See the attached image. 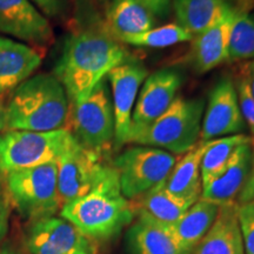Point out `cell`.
Masks as SVG:
<instances>
[{
	"mask_svg": "<svg viewBox=\"0 0 254 254\" xmlns=\"http://www.w3.org/2000/svg\"><path fill=\"white\" fill-rule=\"evenodd\" d=\"M127 58L123 43L111 34L105 20L93 15L65 40L55 75L65 88L69 105H74L84 100Z\"/></svg>",
	"mask_w": 254,
	"mask_h": 254,
	"instance_id": "1",
	"label": "cell"
},
{
	"mask_svg": "<svg viewBox=\"0 0 254 254\" xmlns=\"http://www.w3.org/2000/svg\"><path fill=\"white\" fill-rule=\"evenodd\" d=\"M60 217L74 225L95 244L107 243L129 226L135 212L120 190L116 168L87 194L72 200L60 209Z\"/></svg>",
	"mask_w": 254,
	"mask_h": 254,
	"instance_id": "2",
	"label": "cell"
},
{
	"mask_svg": "<svg viewBox=\"0 0 254 254\" xmlns=\"http://www.w3.org/2000/svg\"><path fill=\"white\" fill-rule=\"evenodd\" d=\"M6 111L8 129L57 131L67 128L69 101L55 74L40 73L15 88Z\"/></svg>",
	"mask_w": 254,
	"mask_h": 254,
	"instance_id": "3",
	"label": "cell"
},
{
	"mask_svg": "<svg viewBox=\"0 0 254 254\" xmlns=\"http://www.w3.org/2000/svg\"><path fill=\"white\" fill-rule=\"evenodd\" d=\"M205 100L189 99L178 95L155 122L138 133L128 144L151 146L182 155L200 141Z\"/></svg>",
	"mask_w": 254,
	"mask_h": 254,
	"instance_id": "4",
	"label": "cell"
},
{
	"mask_svg": "<svg viewBox=\"0 0 254 254\" xmlns=\"http://www.w3.org/2000/svg\"><path fill=\"white\" fill-rule=\"evenodd\" d=\"M2 177L9 202L24 220L53 217L62 209L57 163L14 171Z\"/></svg>",
	"mask_w": 254,
	"mask_h": 254,
	"instance_id": "5",
	"label": "cell"
},
{
	"mask_svg": "<svg viewBox=\"0 0 254 254\" xmlns=\"http://www.w3.org/2000/svg\"><path fill=\"white\" fill-rule=\"evenodd\" d=\"M73 139L67 128L49 132L7 129L0 133V174L57 163Z\"/></svg>",
	"mask_w": 254,
	"mask_h": 254,
	"instance_id": "6",
	"label": "cell"
},
{
	"mask_svg": "<svg viewBox=\"0 0 254 254\" xmlns=\"http://www.w3.org/2000/svg\"><path fill=\"white\" fill-rule=\"evenodd\" d=\"M67 128L82 147L106 158L114 145V113L109 82L98 84L80 103L69 105Z\"/></svg>",
	"mask_w": 254,
	"mask_h": 254,
	"instance_id": "7",
	"label": "cell"
},
{
	"mask_svg": "<svg viewBox=\"0 0 254 254\" xmlns=\"http://www.w3.org/2000/svg\"><path fill=\"white\" fill-rule=\"evenodd\" d=\"M176 163L177 157L170 152L135 145L126 148L114 159L113 166L118 172L123 195L134 200L164 185Z\"/></svg>",
	"mask_w": 254,
	"mask_h": 254,
	"instance_id": "8",
	"label": "cell"
},
{
	"mask_svg": "<svg viewBox=\"0 0 254 254\" xmlns=\"http://www.w3.org/2000/svg\"><path fill=\"white\" fill-rule=\"evenodd\" d=\"M57 166L62 207L91 192L114 168L113 164L105 161V157L82 147L75 138L58 159Z\"/></svg>",
	"mask_w": 254,
	"mask_h": 254,
	"instance_id": "9",
	"label": "cell"
},
{
	"mask_svg": "<svg viewBox=\"0 0 254 254\" xmlns=\"http://www.w3.org/2000/svg\"><path fill=\"white\" fill-rule=\"evenodd\" d=\"M24 244L28 254H98L97 244L56 215L28 222Z\"/></svg>",
	"mask_w": 254,
	"mask_h": 254,
	"instance_id": "10",
	"label": "cell"
},
{
	"mask_svg": "<svg viewBox=\"0 0 254 254\" xmlns=\"http://www.w3.org/2000/svg\"><path fill=\"white\" fill-rule=\"evenodd\" d=\"M147 75L148 71L144 64L131 58L124 60L107 74L113 105L116 146L126 145L136 98Z\"/></svg>",
	"mask_w": 254,
	"mask_h": 254,
	"instance_id": "11",
	"label": "cell"
},
{
	"mask_svg": "<svg viewBox=\"0 0 254 254\" xmlns=\"http://www.w3.org/2000/svg\"><path fill=\"white\" fill-rule=\"evenodd\" d=\"M182 85V74L173 68L158 69L147 75L136 98L131 131L126 144L133 136L152 125L172 105Z\"/></svg>",
	"mask_w": 254,
	"mask_h": 254,
	"instance_id": "12",
	"label": "cell"
},
{
	"mask_svg": "<svg viewBox=\"0 0 254 254\" xmlns=\"http://www.w3.org/2000/svg\"><path fill=\"white\" fill-rule=\"evenodd\" d=\"M245 126L234 81L228 77L221 78L209 93L202 116L200 141L239 134Z\"/></svg>",
	"mask_w": 254,
	"mask_h": 254,
	"instance_id": "13",
	"label": "cell"
},
{
	"mask_svg": "<svg viewBox=\"0 0 254 254\" xmlns=\"http://www.w3.org/2000/svg\"><path fill=\"white\" fill-rule=\"evenodd\" d=\"M0 33L34 45L53 39L49 20L30 0H0Z\"/></svg>",
	"mask_w": 254,
	"mask_h": 254,
	"instance_id": "14",
	"label": "cell"
},
{
	"mask_svg": "<svg viewBox=\"0 0 254 254\" xmlns=\"http://www.w3.org/2000/svg\"><path fill=\"white\" fill-rule=\"evenodd\" d=\"M253 166V141L240 145L224 170L211 183L202 186L200 198L219 206L237 204V196L249 183Z\"/></svg>",
	"mask_w": 254,
	"mask_h": 254,
	"instance_id": "15",
	"label": "cell"
},
{
	"mask_svg": "<svg viewBox=\"0 0 254 254\" xmlns=\"http://www.w3.org/2000/svg\"><path fill=\"white\" fill-rule=\"evenodd\" d=\"M127 231L133 254H190L182 246L170 225L145 214H136Z\"/></svg>",
	"mask_w": 254,
	"mask_h": 254,
	"instance_id": "16",
	"label": "cell"
},
{
	"mask_svg": "<svg viewBox=\"0 0 254 254\" xmlns=\"http://www.w3.org/2000/svg\"><path fill=\"white\" fill-rule=\"evenodd\" d=\"M43 57L36 49L0 36V95L14 91L41 65Z\"/></svg>",
	"mask_w": 254,
	"mask_h": 254,
	"instance_id": "17",
	"label": "cell"
},
{
	"mask_svg": "<svg viewBox=\"0 0 254 254\" xmlns=\"http://www.w3.org/2000/svg\"><path fill=\"white\" fill-rule=\"evenodd\" d=\"M237 11L238 8L231 7L217 24L193 39V65L198 72H208L228 62L231 31Z\"/></svg>",
	"mask_w": 254,
	"mask_h": 254,
	"instance_id": "18",
	"label": "cell"
},
{
	"mask_svg": "<svg viewBox=\"0 0 254 254\" xmlns=\"http://www.w3.org/2000/svg\"><path fill=\"white\" fill-rule=\"evenodd\" d=\"M105 24L120 43L154 28L157 19L140 0H110Z\"/></svg>",
	"mask_w": 254,
	"mask_h": 254,
	"instance_id": "19",
	"label": "cell"
},
{
	"mask_svg": "<svg viewBox=\"0 0 254 254\" xmlns=\"http://www.w3.org/2000/svg\"><path fill=\"white\" fill-rule=\"evenodd\" d=\"M237 204L220 206V211L213 226L198 244L194 254H245Z\"/></svg>",
	"mask_w": 254,
	"mask_h": 254,
	"instance_id": "20",
	"label": "cell"
},
{
	"mask_svg": "<svg viewBox=\"0 0 254 254\" xmlns=\"http://www.w3.org/2000/svg\"><path fill=\"white\" fill-rule=\"evenodd\" d=\"M177 24L198 37L218 23L232 6L226 0H172Z\"/></svg>",
	"mask_w": 254,
	"mask_h": 254,
	"instance_id": "21",
	"label": "cell"
},
{
	"mask_svg": "<svg viewBox=\"0 0 254 254\" xmlns=\"http://www.w3.org/2000/svg\"><path fill=\"white\" fill-rule=\"evenodd\" d=\"M207 145L208 141H199L194 147L183 154L180 160H177L164 184L171 193L194 201L200 199L202 192L200 165Z\"/></svg>",
	"mask_w": 254,
	"mask_h": 254,
	"instance_id": "22",
	"label": "cell"
},
{
	"mask_svg": "<svg viewBox=\"0 0 254 254\" xmlns=\"http://www.w3.org/2000/svg\"><path fill=\"white\" fill-rule=\"evenodd\" d=\"M219 211L220 206L200 198L187 209L179 220L170 225L177 239L187 252L193 253L202 238L213 226Z\"/></svg>",
	"mask_w": 254,
	"mask_h": 254,
	"instance_id": "23",
	"label": "cell"
},
{
	"mask_svg": "<svg viewBox=\"0 0 254 254\" xmlns=\"http://www.w3.org/2000/svg\"><path fill=\"white\" fill-rule=\"evenodd\" d=\"M136 214H145L166 225H173L194 204V200L185 199L171 193L165 185L148 190L134 200H129Z\"/></svg>",
	"mask_w": 254,
	"mask_h": 254,
	"instance_id": "24",
	"label": "cell"
},
{
	"mask_svg": "<svg viewBox=\"0 0 254 254\" xmlns=\"http://www.w3.org/2000/svg\"><path fill=\"white\" fill-rule=\"evenodd\" d=\"M253 141L252 138L243 133L209 140L200 165L202 186L211 183L224 170L234 151L245 142Z\"/></svg>",
	"mask_w": 254,
	"mask_h": 254,
	"instance_id": "25",
	"label": "cell"
},
{
	"mask_svg": "<svg viewBox=\"0 0 254 254\" xmlns=\"http://www.w3.org/2000/svg\"><path fill=\"white\" fill-rule=\"evenodd\" d=\"M254 59V15L238 9L231 31L228 62Z\"/></svg>",
	"mask_w": 254,
	"mask_h": 254,
	"instance_id": "26",
	"label": "cell"
},
{
	"mask_svg": "<svg viewBox=\"0 0 254 254\" xmlns=\"http://www.w3.org/2000/svg\"><path fill=\"white\" fill-rule=\"evenodd\" d=\"M194 39L192 34L178 24H167L160 27L138 34L135 37L127 38L123 44L136 47H148V49H165L180 43H186Z\"/></svg>",
	"mask_w": 254,
	"mask_h": 254,
	"instance_id": "27",
	"label": "cell"
},
{
	"mask_svg": "<svg viewBox=\"0 0 254 254\" xmlns=\"http://www.w3.org/2000/svg\"><path fill=\"white\" fill-rule=\"evenodd\" d=\"M234 85H236L241 114H243L246 126L249 127L251 134H252V140L254 142V92L252 80H251L250 64H247L240 69Z\"/></svg>",
	"mask_w": 254,
	"mask_h": 254,
	"instance_id": "28",
	"label": "cell"
},
{
	"mask_svg": "<svg viewBox=\"0 0 254 254\" xmlns=\"http://www.w3.org/2000/svg\"><path fill=\"white\" fill-rule=\"evenodd\" d=\"M237 217L245 254H254V200L238 204Z\"/></svg>",
	"mask_w": 254,
	"mask_h": 254,
	"instance_id": "29",
	"label": "cell"
},
{
	"mask_svg": "<svg viewBox=\"0 0 254 254\" xmlns=\"http://www.w3.org/2000/svg\"><path fill=\"white\" fill-rule=\"evenodd\" d=\"M11 202L2 174H0V244L4 241L9 230V217H11Z\"/></svg>",
	"mask_w": 254,
	"mask_h": 254,
	"instance_id": "30",
	"label": "cell"
},
{
	"mask_svg": "<svg viewBox=\"0 0 254 254\" xmlns=\"http://www.w3.org/2000/svg\"><path fill=\"white\" fill-rule=\"evenodd\" d=\"M155 19H166L172 9V0H140Z\"/></svg>",
	"mask_w": 254,
	"mask_h": 254,
	"instance_id": "31",
	"label": "cell"
},
{
	"mask_svg": "<svg viewBox=\"0 0 254 254\" xmlns=\"http://www.w3.org/2000/svg\"><path fill=\"white\" fill-rule=\"evenodd\" d=\"M33 1L44 14L49 17H58L63 11V0H30Z\"/></svg>",
	"mask_w": 254,
	"mask_h": 254,
	"instance_id": "32",
	"label": "cell"
},
{
	"mask_svg": "<svg viewBox=\"0 0 254 254\" xmlns=\"http://www.w3.org/2000/svg\"><path fill=\"white\" fill-rule=\"evenodd\" d=\"M7 111L6 107L0 103V133L7 131Z\"/></svg>",
	"mask_w": 254,
	"mask_h": 254,
	"instance_id": "33",
	"label": "cell"
},
{
	"mask_svg": "<svg viewBox=\"0 0 254 254\" xmlns=\"http://www.w3.org/2000/svg\"><path fill=\"white\" fill-rule=\"evenodd\" d=\"M0 254H24V253L19 252V251L14 249H11V247H2V249H0Z\"/></svg>",
	"mask_w": 254,
	"mask_h": 254,
	"instance_id": "34",
	"label": "cell"
},
{
	"mask_svg": "<svg viewBox=\"0 0 254 254\" xmlns=\"http://www.w3.org/2000/svg\"><path fill=\"white\" fill-rule=\"evenodd\" d=\"M251 200H254V189H253V192H252V195H251Z\"/></svg>",
	"mask_w": 254,
	"mask_h": 254,
	"instance_id": "35",
	"label": "cell"
}]
</instances>
